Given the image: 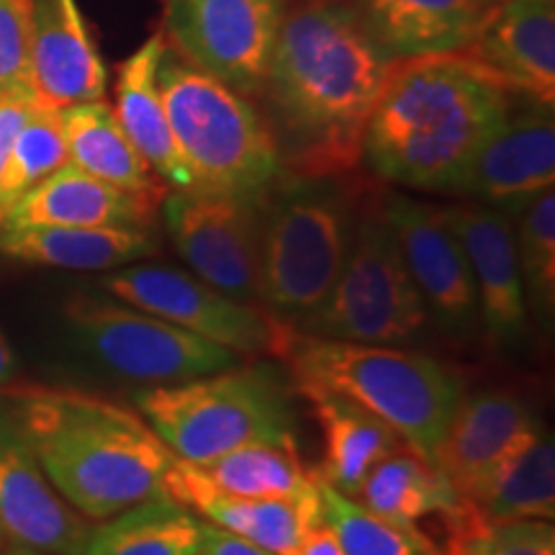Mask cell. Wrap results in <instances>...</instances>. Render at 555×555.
<instances>
[{"instance_id":"1","label":"cell","mask_w":555,"mask_h":555,"mask_svg":"<svg viewBox=\"0 0 555 555\" xmlns=\"http://www.w3.org/2000/svg\"><path fill=\"white\" fill-rule=\"evenodd\" d=\"M393 65L356 5L307 0L286 9L262 86L281 127L283 168L301 178L358 168L367 119Z\"/></svg>"},{"instance_id":"2","label":"cell","mask_w":555,"mask_h":555,"mask_svg":"<svg viewBox=\"0 0 555 555\" xmlns=\"http://www.w3.org/2000/svg\"><path fill=\"white\" fill-rule=\"evenodd\" d=\"M16 425L54 491L86 519H111L150 499L168 496L178 457L144 416L116 401L18 384Z\"/></svg>"},{"instance_id":"3","label":"cell","mask_w":555,"mask_h":555,"mask_svg":"<svg viewBox=\"0 0 555 555\" xmlns=\"http://www.w3.org/2000/svg\"><path fill=\"white\" fill-rule=\"evenodd\" d=\"M512 106L455 54L401 60L367 119L363 159L388 183L450 191Z\"/></svg>"},{"instance_id":"4","label":"cell","mask_w":555,"mask_h":555,"mask_svg":"<svg viewBox=\"0 0 555 555\" xmlns=\"http://www.w3.org/2000/svg\"><path fill=\"white\" fill-rule=\"evenodd\" d=\"M281 358L296 386L343 393L384 420L416 455L435 463L463 397L461 380L440 360L393 345L345 343L296 330Z\"/></svg>"},{"instance_id":"5","label":"cell","mask_w":555,"mask_h":555,"mask_svg":"<svg viewBox=\"0 0 555 555\" xmlns=\"http://www.w3.org/2000/svg\"><path fill=\"white\" fill-rule=\"evenodd\" d=\"M157 86L191 191L262 198L283 172L273 129L245 95L165 50Z\"/></svg>"},{"instance_id":"6","label":"cell","mask_w":555,"mask_h":555,"mask_svg":"<svg viewBox=\"0 0 555 555\" xmlns=\"http://www.w3.org/2000/svg\"><path fill=\"white\" fill-rule=\"evenodd\" d=\"M137 404L159 440L185 463L214 461L245 446L298 448L281 373L262 363L152 386Z\"/></svg>"},{"instance_id":"7","label":"cell","mask_w":555,"mask_h":555,"mask_svg":"<svg viewBox=\"0 0 555 555\" xmlns=\"http://www.w3.org/2000/svg\"><path fill=\"white\" fill-rule=\"evenodd\" d=\"M356 214L337 178L294 176L266 198L260 304L298 327L322 307L350 249Z\"/></svg>"},{"instance_id":"8","label":"cell","mask_w":555,"mask_h":555,"mask_svg":"<svg viewBox=\"0 0 555 555\" xmlns=\"http://www.w3.org/2000/svg\"><path fill=\"white\" fill-rule=\"evenodd\" d=\"M384 208L356 219L350 249L330 296L296 332L365 345H412L429 327Z\"/></svg>"},{"instance_id":"9","label":"cell","mask_w":555,"mask_h":555,"mask_svg":"<svg viewBox=\"0 0 555 555\" xmlns=\"http://www.w3.org/2000/svg\"><path fill=\"white\" fill-rule=\"evenodd\" d=\"M65 317L90 356L142 384H180L240 363L237 352L116 298L78 296L67 304Z\"/></svg>"},{"instance_id":"10","label":"cell","mask_w":555,"mask_h":555,"mask_svg":"<svg viewBox=\"0 0 555 555\" xmlns=\"http://www.w3.org/2000/svg\"><path fill=\"white\" fill-rule=\"evenodd\" d=\"M101 286L116 301L147 311L176 327L217 343L242 356L281 358L294 327L258 304L221 294L198 275L168 266H127L101 278Z\"/></svg>"},{"instance_id":"11","label":"cell","mask_w":555,"mask_h":555,"mask_svg":"<svg viewBox=\"0 0 555 555\" xmlns=\"http://www.w3.org/2000/svg\"><path fill=\"white\" fill-rule=\"evenodd\" d=\"M176 57L242 95L262 93L286 0H163Z\"/></svg>"},{"instance_id":"12","label":"cell","mask_w":555,"mask_h":555,"mask_svg":"<svg viewBox=\"0 0 555 555\" xmlns=\"http://www.w3.org/2000/svg\"><path fill=\"white\" fill-rule=\"evenodd\" d=\"M266 198L172 191L163 198L168 237L201 281L245 304L260 301Z\"/></svg>"},{"instance_id":"13","label":"cell","mask_w":555,"mask_h":555,"mask_svg":"<svg viewBox=\"0 0 555 555\" xmlns=\"http://www.w3.org/2000/svg\"><path fill=\"white\" fill-rule=\"evenodd\" d=\"M380 208L429 319L457 345L470 343L478 335L476 286L446 208L401 193H391Z\"/></svg>"},{"instance_id":"14","label":"cell","mask_w":555,"mask_h":555,"mask_svg":"<svg viewBox=\"0 0 555 555\" xmlns=\"http://www.w3.org/2000/svg\"><path fill=\"white\" fill-rule=\"evenodd\" d=\"M555 124L553 106L522 99L512 103L499 127L486 137L453 193L515 214L538 193L553 189Z\"/></svg>"},{"instance_id":"15","label":"cell","mask_w":555,"mask_h":555,"mask_svg":"<svg viewBox=\"0 0 555 555\" xmlns=\"http://www.w3.org/2000/svg\"><path fill=\"white\" fill-rule=\"evenodd\" d=\"M457 60L504 88L555 103V0H502L486 16Z\"/></svg>"},{"instance_id":"16","label":"cell","mask_w":555,"mask_h":555,"mask_svg":"<svg viewBox=\"0 0 555 555\" xmlns=\"http://www.w3.org/2000/svg\"><path fill=\"white\" fill-rule=\"evenodd\" d=\"M478 301V330L494 347H519L527 339V298L519 275L515 221L504 208L468 204L446 208Z\"/></svg>"},{"instance_id":"17","label":"cell","mask_w":555,"mask_h":555,"mask_svg":"<svg viewBox=\"0 0 555 555\" xmlns=\"http://www.w3.org/2000/svg\"><path fill=\"white\" fill-rule=\"evenodd\" d=\"M0 532L44 555H82L93 525L47 481L16 422L0 416Z\"/></svg>"},{"instance_id":"18","label":"cell","mask_w":555,"mask_h":555,"mask_svg":"<svg viewBox=\"0 0 555 555\" xmlns=\"http://www.w3.org/2000/svg\"><path fill=\"white\" fill-rule=\"evenodd\" d=\"M543 427L517 393L489 388L457 401L435 466L463 499H474L496 468Z\"/></svg>"},{"instance_id":"19","label":"cell","mask_w":555,"mask_h":555,"mask_svg":"<svg viewBox=\"0 0 555 555\" xmlns=\"http://www.w3.org/2000/svg\"><path fill=\"white\" fill-rule=\"evenodd\" d=\"M106 67L75 0H29V93L37 106L65 111L103 101Z\"/></svg>"},{"instance_id":"20","label":"cell","mask_w":555,"mask_h":555,"mask_svg":"<svg viewBox=\"0 0 555 555\" xmlns=\"http://www.w3.org/2000/svg\"><path fill=\"white\" fill-rule=\"evenodd\" d=\"M165 489L168 496L206 517V522L234 532L273 555H291L311 527L324 522L319 486L309 494L298 496H229L201 481L189 463L176 461Z\"/></svg>"},{"instance_id":"21","label":"cell","mask_w":555,"mask_h":555,"mask_svg":"<svg viewBox=\"0 0 555 555\" xmlns=\"http://www.w3.org/2000/svg\"><path fill=\"white\" fill-rule=\"evenodd\" d=\"M155 201L134 196L116 185L65 165L18 198L0 229L18 227H150Z\"/></svg>"},{"instance_id":"22","label":"cell","mask_w":555,"mask_h":555,"mask_svg":"<svg viewBox=\"0 0 555 555\" xmlns=\"http://www.w3.org/2000/svg\"><path fill=\"white\" fill-rule=\"evenodd\" d=\"M356 9L397 62L461 52L489 11L476 0H360Z\"/></svg>"},{"instance_id":"23","label":"cell","mask_w":555,"mask_h":555,"mask_svg":"<svg viewBox=\"0 0 555 555\" xmlns=\"http://www.w3.org/2000/svg\"><path fill=\"white\" fill-rule=\"evenodd\" d=\"M159 242L150 227H18L0 229V253L31 266L119 270L152 258Z\"/></svg>"},{"instance_id":"24","label":"cell","mask_w":555,"mask_h":555,"mask_svg":"<svg viewBox=\"0 0 555 555\" xmlns=\"http://www.w3.org/2000/svg\"><path fill=\"white\" fill-rule=\"evenodd\" d=\"M296 391L311 404L324 435V461L317 476L339 494L356 496L367 470L406 448L384 420L343 393L317 386H296Z\"/></svg>"},{"instance_id":"25","label":"cell","mask_w":555,"mask_h":555,"mask_svg":"<svg viewBox=\"0 0 555 555\" xmlns=\"http://www.w3.org/2000/svg\"><path fill=\"white\" fill-rule=\"evenodd\" d=\"M165 50H168V44H165L163 34H152L124 62L119 78H116L114 114L124 134L129 137L139 155L147 159L157 178L168 183L172 191H191V176L178 155L157 86V67Z\"/></svg>"},{"instance_id":"26","label":"cell","mask_w":555,"mask_h":555,"mask_svg":"<svg viewBox=\"0 0 555 555\" xmlns=\"http://www.w3.org/2000/svg\"><path fill=\"white\" fill-rule=\"evenodd\" d=\"M62 127H65L69 165L155 204L165 198L163 180L124 134L114 108L106 101L65 108Z\"/></svg>"},{"instance_id":"27","label":"cell","mask_w":555,"mask_h":555,"mask_svg":"<svg viewBox=\"0 0 555 555\" xmlns=\"http://www.w3.org/2000/svg\"><path fill=\"white\" fill-rule=\"evenodd\" d=\"M352 499L388 522L420 535H425L422 525L429 517L442 519L446 525L461 506V494L448 478L412 448H401L376 463Z\"/></svg>"},{"instance_id":"28","label":"cell","mask_w":555,"mask_h":555,"mask_svg":"<svg viewBox=\"0 0 555 555\" xmlns=\"http://www.w3.org/2000/svg\"><path fill=\"white\" fill-rule=\"evenodd\" d=\"M204 522L191 506L172 496H157L93 527L82 555H193Z\"/></svg>"},{"instance_id":"29","label":"cell","mask_w":555,"mask_h":555,"mask_svg":"<svg viewBox=\"0 0 555 555\" xmlns=\"http://www.w3.org/2000/svg\"><path fill=\"white\" fill-rule=\"evenodd\" d=\"M468 502V499H466ZM489 522L555 519V448L540 427L470 499Z\"/></svg>"},{"instance_id":"30","label":"cell","mask_w":555,"mask_h":555,"mask_svg":"<svg viewBox=\"0 0 555 555\" xmlns=\"http://www.w3.org/2000/svg\"><path fill=\"white\" fill-rule=\"evenodd\" d=\"M189 466L206 486L229 496H298L317 489V474L304 468L298 448L245 446Z\"/></svg>"},{"instance_id":"31","label":"cell","mask_w":555,"mask_h":555,"mask_svg":"<svg viewBox=\"0 0 555 555\" xmlns=\"http://www.w3.org/2000/svg\"><path fill=\"white\" fill-rule=\"evenodd\" d=\"M515 221V245L522 275L527 309L538 322L553 330L555 317V191L547 189L519 206Z\"/></svg>"},{"instance_id":"32","label":"cell","mask_w":555,"mask_h":555,"mask_svg":"<svg viewBox=\"0 0 555 555\" xmlns=\"http://www.w3.org/2000/svg\"><path fill=\"white\" fill-rule=\"evenodd\" d=\"M437 555H555V527L551 519L489 522L463 499L461 509L442 527Z\"/></svg>"},{"instance_id":"33","label":"cell","mask_w":555,"mask_h":555,"mask_svg":"<svg viewBox=\"0 0 555 555\" xmlns=\"http://www.w3.org/2000/svg\"><path fill=\"white\" fill-rule=\"evenodd\" d=\"M67 163L69 152L62 111L34 106L13 142L9 165L0 178V224L18 198H24L34 185L65 168Z\"/></svg>"},{"instance_id":"34","label":"cell","mask_w":555,"mask_h":555,"mask_svg":"<svg viewBox=\"0 0 555 555\" xmlns=\"http://www.w3.org/2000/svg\"><path fill=\"white\" fill-rule=\"evenodd\" d=\"M324 522L339 540L345 555H437L429 538L378 517L356 499L339 494L317 476Z\"/></svg>"},{"instance_id":"35","label":"cell","mask_w":555,"mask_h":555,"mask_svg":"<svg viewBox=\"0 0 555 555\" xmlns=\"http://www.w3.org/2000/svg\"><path fill=\"white\" fill-rule=\"evenodd\" d=\"M29 0H0V95L29 88Z\"/></svg>"},{"instance_id":"36","label":"cell","mask_w":555,"mask_h":555,"mask_svg":"<svg viewBox=\"0 0 555 555\" xmlns=\"http://www.w3.org/2000/svg\"><path fill=\"white\" fill-rule=\"evenodd\" d=\"M34 106L37 103H34L29 88H18L0 95V178H3L5 165H9L13 142H16L18 131L29 119Z\"/></svg>"},{"instance_id":"37","label":"cell","mask_w":555,"mask_h":555,"mask_svg":"<svg viewBox=\"0 0 555 555\" xmlns=\"http://www.w3.org/2000/svg\"><path fill=\"white\" fill-rule=\"evenodd\" d=\"M193 555H273V553L247 543V540L234 535V532L221 530V527L211 522H204V538H201V543L196 551H193Z\"/></svg>"},{"instance_id":"38","label":"cell","mask_w":555,"mask_h":555,"mask_svg":"<svg viewBox=\"0 0 555 555\" xmlns=\"http://www.w3.org/2000/svg\"><path fill=\"white\" fill-rule=\"evenodd\" d=\"M291 555H345L343 547H339V540L335 530L327 522H319L317 527L304 535L301 543L296 545V551Z\"/></svg>"},{"instance_id":"39","label":"cell","mask_w":555,"mask_h":555,"mask_svg":"<svg viewBox=\"0 0 555 555\" xmlns=\"http://www.w3.org/2000/svg\"><path fill=\"white\" fill-rule=\"evenodd\" d=\"M18 384V363L13 356L11 345L5 343L3 332H0V393H5L9 388Z\"/></svg>"},{"instance_id":"40","label":"cell","mask_w":555,"mask_h":555,"mask_svg":"<svg viewBox=\"0 0 555 555\" xmlns=\"http://www.w3.org/2000/svg\"><path fill=\"white\" fill-rule=\"evenodd\" d=\"M0 555H44V553H37V551H31V547H24V545H11V547H5V551H0Z\"/></svg>"},{"instance_id":"41","label":"cell","mask_w":555,"mask_h":555,"mask_svg":"<svg viewBox=\"0 0 555 555\" xmlns=\"http://www.w3.org/2000/svg\"><path fill=\"white\" fill-rule=\"evenodd\" d=\"M476 3H481L483 9H489V5H496V3H502V0H476Z\"/></svg>"}]
</instances>
